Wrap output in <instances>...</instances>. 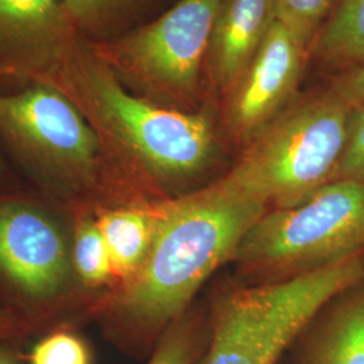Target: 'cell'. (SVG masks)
Returning <instances> with one entry per match:
<instances>
[{
    "label": "cell",
    "mask_w": 364,
    "mask_h": 364,
    "mask_svg": "<svg viewBox=\"0 0 364 364\" xmlns=\"http://www.w3.org/2000/svg\"><path fill=\"white\" fill-rule=\"evenodd\" d=\"M28 338L25 326L0 305V343L15 341L23 344Z\"/></svg>",
    "instance_id": "22"
},
{
    "label": "cell",
    "mask_w": 364,
    "mask_h": 364,
    "mask_svg": "<svg viewBox=\"0 0 364 364\" xmlns=\"http://www.w3.org/2000/svg\"><path fill=\"white\" fill-rule=\"evenodd\" d=\"M0 364H26V351L22 348V343H0Z\"/></svg>",
    "instance_id": "23"
},
{
    "label": "cell",
    "mask_w": 364,
    "mask_h": 364,
    "mask_svg": "<svg viewBox=\"0 0 364 364\" xmlns=\"http://www.w3.org/2000/svg\"><path fill=\"white\" fill-rule=\"evenodd\" d=\"M159 201L117 205L96 213L112 262L114 289L129 281L144 264L156 234Z\"/></svg>",
    "instance_id": "13"
},
{
    "label": "cell",
    "mask_w": 364,
    "mask_h": 364,
    "mask_svg": "<svg viewBox=\"0 0 364 364\" xmlns=\"http://www.w3.org/2000/svg\"><path fill=\"white\" fill-rule=\"evenodd\" d=\"M351 108L326 82L299 95L204 186L267 210L297 205L332 180Z\"/></svg>",
    "instance_id": "5"
},
{
    "label": "cell",
    "mask_w": 364,
    "mask_h": 364,
    "mask_svg": "<svg viewBox=\"0 0 364 364\" xmlns=\"http://www.w3.org/2000/svg\"><path fill=\"white\" fill-rule=\"evenodd\" d=\"M267 209L200 186L159 201L156 234L139 270L100 294L91 323L117 350L149 356L209 277L231 262L240 240Z\"/></svg>",
    "instance_id": "2"
},
{
    "label": "cell",
    "mask_w": 364,
    "mask_h": 364,
    "mask_svg": "<svg viewBox=\"0 0 364 364\" xmlns=\"http://www.w3.org/2000/svg\"><path fill=\"white\" fill-rule=\"evenodd\" d=\"M90 341L76 328H55L37 338L26 352V364H93Z\"/></svg>",
    "instance_id": "18"
},
{
    "label": "cell",
    "mask_w": 364,
    "mask_h": 364,
    "mask_svg": "<svg viewBox=\"0 0 364 364\" xmlns=\"http://www.w3.org/2000/svg\"><path fill=\"white\" fill-rule=\"evenodd\" d=\"M364 251V185L331 181L294 207L266 210L231 262L250 284L312 272Z\"/></svg>",
    "instance_id": "7"
},
{
    "label": "cell",
    "mask_w": 364,
    "mask_h": 364,
    "mask_svg": "<svg viewBox=\"0 0 364 364\" xmlns=\"http://www.w3.org/2000/svg\"><path fill=\"white\" fill-rule=\"evenodd\" d=\"M21 76L52 85L77 107L136 201L193 192L220 158L223 136L209 108L181 111L131 92L76 33L49 63Z\"/></svg>",
    "instance_id": "1"
},
{
    "label": "cell",
    "mask_w": 364,
    "mask_h": 364,
    "mask_svg": "<svg viewBox=\"0 0 364 364\" xmlns=\"http://www.w3.org/2000/svg\"><path fill=\"white\" fill-rule=\"evenodd\" d=\"M73 34L64 0H0V53L13 75L49 63Z\"/></svg>",
    "instance_id": "11"
},
{
    "label": "cell",
    "mask_w": 364,
    "mask_h": 364,
    "mask_svg": "<svg viewBox=\"0 0 364 364\" xmlns=\"http://www.w3.org/2000/svg\"><path fill=\"white\" fill-rule=\"evenodd\" d=\"M338 0H270L273 21L287 27L309 50Z\"/></svg>",
    "instance_id": "17"
},
{
    "label": "cell",
    "mask_w": 364,
    "mask_h": 364,
    "mask_svg": "<svg viewBox=\"0 0 364 364\" xmlns=\"http://www.w3.org/2000/svg\"><path fill=\"white\" fill-rule=\"evenodd\" d=\"M130 0H64L66 19L75 33L105 26Z\"/></svg>",
    "instance_id": "20"
},
{
    "label": "cell",
    "mask_w": 364,
    "mask_h": 364,
    "mask_svg": "<svg viewBox=\"0 0 364 364\" xmlns=\"http://www.w3.org/2000/svg\"><path fill=\"white\" fill-rule=\"evenodd\" d=\"M329 75L364 65V0H338L309 49V64Z\"/></svg>",
    "instance_id": "14"
},
{
    "label": "cell",
    "mask_w": 364,
    "mask_h": 364,
    "mask_svg": "<svg viewBox=\"0 0 364 364\" xmlns=\"http://www.w3.org/2000/svg\"><path fill=\"white\" fill-rule=\"evenodd\" d=\"M99 296L75 272L72 215L26 182L0 189V305L28 336L91 323Z\"/></svg>",
    "instance_id": "4"
},
{
    "label": "cell",
    "mask_w": 364,
    "mask_h": 364,
    "mask_svg": "<svg viewBox=\"0 0 364 364\" xmlns=\"http://www.w3.org/2000/svg\"><path fill=\"white\" fill-rule=\"evenodd\" d=\"M0 138L27 185L70 215L139 203L120 181L88 120L49 84L0 92Z\"/></svg>",
    "instance_id": "3"
},
{
    "label": "cell",
    "mask_w": 364,
    "mask_h": 364,
    "mask_svg": "<svg viewBox=\"0 0 364 364\" xmlns=\"http://www.w3.org/2000/svg\"><path fill=\"white\" fill-rule=\"evenodd\" d=\"M224 1L178 0L151 23L90 45L131 92L169 108L197 111L207 97L209 46Z\"/></svg>",
    "instance_id": "8"
},
{
    "label": "cell",
    "mask_w": 364,
    "mask_h": 364,
    "mask_svg": "<svg viewBox=\"0 0 364 364\" xmlns=\"http://www.w3.org/2000/svg\"><path fill=\"white\" fill-rule=\"evenodd\" d=\"M25 183L21 178H18L16 176H14L11 170L7 168L3 156H0V189L4 188H10V186H16Z\"/></svg>",
    "instance_id": "24"
},
{
    "label": "cell",
    "mask_w": 364,
    "mask_h": 364,
    "mask_svg": "<svg viewBox=\"0 0 364 364\" xmlns=\"http://www.w3.org/2000/svg\"><path fill=\"white\" fill-rule=\"evenodd\" d=\"M309 50L273 21L259 50L234 91L220 105L223 139L242 149L299 96Z\"/></svg>",
    "instance_id": "9"
},
{
    "label": "cell",
    "mask_w": 364,
    "mask_h": 364,
    "mask_svg": "<svg viewBox=\"0 0 364 364\" xmlns=\"http://www.w3.org/2000/svg\"><path fill=\"white\" fill-rule=\"evenodd\" d=\"M72 258L81 287L103 294L115 287L112 262L93 213L72 215Z\"/></svg>",
    "instance_id": "15"
},
{
    "label": "cell",
    "mask_w": 364,
    "mask_h": 364,
    "mask_svg": "<svg viewBox=\"0 0 364 364\" xmlns=\"http://www.w3.org/2000/svg\"><path fill=\"white\" fill-rule=\"evenodd\" d=\"M273 23L270 0H225L210 39L205 87L223 103L234 91Z\"/></svg>",
    "instance_id": "10"
},
{
    "label": "cell",
    "mask_w": 364,
    "mask_h": 364,
    "mask_svg": "<svg viewBox=\"0 0 364 364\" xmlns=\"http://www.w3.org/2000/svg\"><path fill=\"white\" fill-rule=\"evenodd\" d=\"M331 181H351L364 185V105L351 108L344 144Z\"/></svg>",
    "instance_id": "19"
},
{
    "label": "cell",
    "mask_w": 364,
    "mask_h": 364,
    "mask_svg": "<svg viewBox=\"0 0 364 364\" xmlns=\"http://www.w3.org/2000/svg\"><path fill=\"white\" fill-rule=\"evenodd\" d=\"M291 348L296 364H364V281L332 299Z\"/></svg>",
    "instance_id": "12"
},
{
    "label": "cell",
    "mask_w": 364,
    "mask_h": 364,
    "mask_svg": "<svg viewBox=\"0 0 364 364\" xmlns=\"http://www.w3.org/2000/svg\"><path fill=\"white\" fill-rule=\"evenodd\" d=\"M207 338L208 323L191 308L165 331L144 364H196Z\"/></svg>",
    "instance_id": "16"
},
{
    "label": "cell",
    "mask_w": 364,
    "mask_h": 364,
    "mask_svg": "<svg viewBox=\"0 0 364 364\" xmlns=\"http://www.w3.org/2000/svg\"><path fill=\"white\" fill-rule=\"evenodd\" d=\"M326 82L347 105H364V65L329 75Z\"/></svg>",
    "instance_id": "21"
},
{
    "label": "cell",
    "mask_w": 364,
    "mask_h": 364,
    "mask_svg": "<svg viewBox=\"0 0 364 364\" xmlns=\"http://www.w3.org/2000/svg\"><path fill=\"white\" fill-rule=\"evenodd\" d=\"M363 281L359 251L287 279L230 290L213 305L196 364H278L332 299Z\"/></svg>",
    "instance_id": "6"
}]
</instances>
